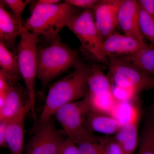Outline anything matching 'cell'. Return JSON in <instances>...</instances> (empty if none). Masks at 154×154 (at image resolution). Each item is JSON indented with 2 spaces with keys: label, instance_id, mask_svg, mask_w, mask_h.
Returning <instances> with one entry per match:
<instances>
[{
  "label": "cell",
  "instance_id": "obj_21",
  "mask_svg": "<svg viewBox=\"0 0 154 154\" xmlns=\"http://www.w3.org/2000/svg\"><path fill=\"white\" fill-rule=\"evenodd\" d=\"M88 93L96 95L112 91V86L107 75L102 71L99 65H93L88 79Z\"/></svg>",
  "mask_w": 154,
  "mask_h": 154
},
{
  "label": "cell",
  "instance_id": "obj_7",
  "mask_svg": "<svg viewBox=\"0 0 154 154\" xmlns=\"http://www.w3.org/2000/svg\"><path fill=\"white\" fill-rule=\"evenodd\" d=\"M67 27L79 38L85 49L97 60L108 63L102 52L103 42L95 23L93 9H85L73 17Z\"/></svg>",
  "mask_w": 154,
  "mask_h": 154
},
{
  "label": "cell",
  "instance_id": "obj_29",
  "mask_svg": "<svg viewBox=\"0 0 154 154\" xmlns=\"http://www.w3.org/2000/svg\"><path fill=\"white\" fill-rule=\"evenodd\" d=\"M140 5L154 19V0L137 1Z\"/></svg>",
  "mask_w": 154,
  "mask_h": 154
},
{
  "label": "cell",
  "instance_id": "obj_1",
  "mask_svg": "<svg viewBox=\"0 0 154 154\" xmlns=\"http://www.w3.org/2000/svg\"><path fill=\"white\" fill-rule=\"evenodd\" d=\"M73 67V71L50 87L45 103L37 120L36 128L38 125L51 120L59 108L83 99L88 93V79L91 66L78 60Z\"/></svg>",
  "mask_w": 154,
  "mask_h": 154
},
{
  "label": "cell",
  "instance_id": "obj_16",
  "mask_svg": "<svg viewBox=\"0 0 154 154\" xmlns=\"http://www.w3.org/2000/svg\"><path fill=\"white\" fill-rule=\"evenodd\" d=\"M140 119L121 126L113 137L125 154H133L138 146V126Z\"/></svg>",
  "mask_w": 154,
  "mask_h": 154
},
{
  "label": "cell",
  "instance_id": "obj_20",
  "mask_svg": "<svg viewBox=\"0 0 154 154\" xmlns=\"http://www.w3.org/2000/svg\"><path fill=\"white\" fill-rule=\"evenodd\" d=\"M134 102V99L116 103L111 116L117 120L120 126L127 125L140 118V111Z\"/></svg>",
  "mask_w": 154,
  "mask_h": 154
},
{
  "label": "cell",
  "instance_id": "obj_30",
  "mask_svg": "<svg viewBox=\"0 0 154 154\" xmlns=\"http://www.w3.org/2000/svg\"><path fill=\"white\" fill-rule=\"evenodd\" d=\"M7 121L0 122V146L1 147L8 148L5 138V127Z\"/></svg>",
  "mask_w": 154,
  "mask_h": 154
},
{
  "label": "cell",
  "instance_id": "obj_24",
  "mask_svg": "<svg viewBox=\"0 0 154 154\" xmlns=\"http://www.w3.org/2000/svg\"><path fill=\"white\" fill-rule=\"evenodd\" d=\"M80 154H103L97 140V136L93 134L77 144Z\"/></svg>",
  "mask_w": 154,
  "mask_h": 154
},
{
  "label": "cell",
  "instance_id": "obj_10",
  "mask_svg": "<svg viewBox=\"0 0 154 154\" xmlns=\"http://www.w3.org/2000/svg\"><path fill=\"white\" fill-rule=\"evenodd\" d=\"M146 42L121 33L114 32L102 42V52L106 59L110 57H121L131 55L148 46Z\"/></svg>",
  "mask_w": 154,
  "mask_h": 154
},
{
  "label": "cell",
  "instance_id": "obj_9",
  "mask_svg": "<svg viewBox=\"0 0 154 154\" xmlns=\"http://www.w3.org/2000/svg\"><path fill=\"white\" fill-rule=\"evenodd\" d=\"M124 0H102L93 7L96 28L102 42L115 32L118 14Z\"/></svg>",
  "mask_w": 154,
  "mask_h": 154
},
{
  "label": "cell",
  "instance_id": "obj_15",
  "mask_svg": "<svg viewBox=\"0 0 154 154\" xmlns=\"http://www.w3.org/2000/svg\"><path fill=\"white\" fill-rule=\"evenodd\" d=\"M119 57L146 74L154 77V48L151 45L131 55Z\"/></svg>",
  "mask_w": 154,
  "mask_h": 154
},
{
  "label": "cell",
  "instance_id": "obj_4",
  "mask_svg": "<svg viewBox=\"0 0 154 154\" xmlns=\"http://www.w3.org/2000/svg\"><path fill=\"white\" fill-rule=\"evenodd\" d=\"M39 34L24 28L17 46V57L19 71L23 78L28 94V103L32 113L34 125H37L35 107V82L37 78V44Z\"/></svg>",
  "mask_w": 154,
  "mask_h": 154
},
{
  "label": "cell",
  "instance_id": "obj_2",
  "mask_svg": "<svg viewBox=\"0 0 154 154\" xmlns=\"http://www.w3.org/2000/svg\"><path fill=\"white\" fill-rule=\"evenodd\" d=\"M79 13L76 8L64 2L48 5L38 1L23 26L28 31L41 34L46 39L53 41Z\"/></svg>",
  "mask_w": 154,
  "mask_h": 154
},
{
  "label": "cell",
  "instance_id": "obj_22",
  "mask_svg": "<svg viewBox=\"0 0 154 154\" xmlns=\"http://www.w3.org/2000/svg\"><path fill=\"white\" fill-rule=\"evenodd\" d=\"M89 96L91 110L96 113L111 116L117 102L113 96L112 91L99 95H90L89 94Z\"/></svg>",
  "mask_w": 154,
  "mask_h": 154
},
{
  "label": "cell",
  "instance_id": "obj_3",
  "mask_svg": "<svg viewBox=\"0 0 154 154\" xmlns=\"http://www.w3.org/2000/svg\"><path fill=\"white\" fill-rule=\"evenodd\" d=\"M37 56V78L43 88L79 60L78 51L62 42L59 36L48 47L38 48Z\"/></svg>",
  "mask_w": 154,
  "mask_h": 154
},
{
  "label": "cell",
  "instance_id": "obj_23",
  "mask_svg": "<svg viewBox=\"0 0 154 154\" xmlns=\"http://www.w3.org/2000/svg\"><path fill=\"white\" fill-rule=\"evenodd\" d=\"M138 3L141 31L144 38L148 39L151 45L154 46V19L138 2Z\"/></svg>",
  "mask_w": 154,
  "mask_h": 154
},
{
  "label": "cell",
  "instance_id": "obj_18",
  "mask_svg": "<svg viewBox=\"0 0 154 154\" xmlns=\"http://www.w3.org/2000/svg\"><path fill=\"white\" fill-rule=\"evenodd\" d=\"M0 74L11 86L10 84L15 83L21 76L17 56L14 55L2 42H0Z\"/></svg>",
  "mask_w": 154,
  "mask_h": 154
},
{
  "label": "cell",
  "instance_id": "obj_12",
  "mask_svg": "<svg viewBox=\"0 0 154 154\" xmlns=\"http://www.w3.org/2000/svg\"><path fill=\"white\" fill-rule=\"evenodd\" d=\"M30 107L28 103L22 111L14 118L7 121L5 138L11 154H22L25 137V116Z\"/></svg>",
  "mask_w": 154,
  "mask_h": 154
},
{
  "label": "cell",
  "instance_id": "obj_17",
  "mask_svg": "<svg viewBox=\"0 0 154 154\" xmlns=\"http://www.w3.org/2000/svg\"><path fill=\"white\" fill-rule=\"evenodd\" d=\"M23 94L20 88L11 87L5 102L0 108V122L8 121L19 114L25 108Z\"/></svg>",
  "mask_w": 154,
  "mask_h": 154
},
{
  "label": "cell",
  "instance_id": "obj_19",
  "mask_svg": "<svg viewBox=\"0 0 154 154\" xmlns=\"http://www.w3.org/2000/svg\"><path fill=\"white\" fill-rule=\"evenodd\" d=\"M146 115L137 154H154V107L151 108Z\"/></svg>",
  "mask_w": 154,
  "mask_h": 154
},
{
  "label": "cell",
  "instance_id": "obj_6",
  "mask_svg": "<svg viewBox=\"0 0 154 154\" xmlns=\"http://www.w3.org/2000/svg\"><path fill=\"white\" fill-rule=\"evenodd\" d=\"M108 60L107 76L112 86L132 90L137 95L154 88V77L146 74L119 57H110Z\"/></svg>",
  "mask_w": 154,
  "mask_h": 154
},
{
  "label": "cell",
  "instance_id": "obj_5",
  "mask_svg": "<svg viewBox=\"0 0 154 154\" xmlns=\"http://www.w3.org/2000/svg\"><path fill=\"white\" fill-rule=\"evenodd\" d=\"M91 109L88 92L83 99L63 105L54 115L68 138L76 145L92 134L88 131L85 126L86 118Z\"/></svg>",
  "mask_w": 154,
  "mask_h": 154
},
{
  "label": "cell",
  "instance_id": "obj_27",
  "mask_svg": "<svg viewBox=\"0 0 154 154\" xmlns=\"http://www.w3.org/2000/svg\"><path fill=\"white\" fill-rule=\"evenodd\" d=\"M99 1L98 0H66L64 2L74 7L86 9L93 8Z\"/></svg>",
  "mask_w": 154,
  "mask_h": 154
},
{
  "label": "cell",
  "instance_id": "obj_28",
  "mask_svg": "<svg viewBox=\"0 0 154 154\" xmlns=\"http://www.w3.org/2000/svg\"><path fill=\"white\" fill-rule=\"evenodd\" d=\"M57 154H80V153L77 145L68 138L62 145Z\"/></svg>",
  "mask_w": 154,
  "mask_h": 154
},
{
  "label": "cell",
  "instance_id": "obj_11",
  "mask_svg": "<svg viewBox=\"0 0 154 154\" xmlns=\"http://www.w3.org/2000/svg\"><path fill=\"white\" fill-rule=\"evenodd\" d=\"M118 26L127 36L146 42L140 30L137 1H123L118 12Z\"/></svg>",
  "mask_w": 154,
  "mask_h": 154
},
{
  "label": "cell",
  "instance_id": "obj_8",
  "mask_svg": "<svg viewBox=\"0 0 154 154\" xmlns=\"http://www.w3.org/2000/svg\"><path fill=\"white\" fill-rule=\"evenodd\" d=\"M65 140L50 120L37 126L25 154H57Z\"/></svg>",
  "mask_w": 154,
  "mask_h": 154
},
{
  "label": "cell",
  "instance_id": "obj_26",
  "mask_svg": "<svg viewBox=\"0 0 154 154\" xmlns=\"http://www.w3.org/2000/svg\"><path fill=\"white\" fill-rule=\"evenodd\" d=\"M29 0H5L2 2L6 4L11 9L19 24L23 26L22 22V15L26 6L29 4Z\"/></svg>",
  "mask_w": 154,
  "mask_h": 154
},
{
  "label": "cell",
  "instance_id": "obj_31",
  "mask_svg": "<svg viewBox=\"0 0 154 154\" xmlns=\"http://www.w3.org/2000/svg\"><path fill=\"white\" fill-rule=\"evenodd\" d=\"M39 1L42 3L48 4V5L59 4L60 2L58 0H39Z\"/></svg>",
  "mask_w": 154,
  "mask_h": 154
},
{
  "label": "cell",
  "instance_id": "obj_13",
  "mask_svg": "<svg viewBox=\"0 0 154 154\" xmlns=\"http://www.w3.org/2000/svg\"><path fill=\"white\" fill-rule=\"evenodd\" d=\"M24 26L19 24L14 15H11L0 5V42L8 49H13L18 36L21 35Z\"/></svg>",
  "mask_w": 154,
  "mask_h": 154
},
{
  "label": "cell",
  "instance_id": "obj_14",
  "mask_svg": "<svg viewBox=\"0 0 154 154\" xmlns=\"http://www.w3.org/2000/svg\"><path fill=\"white\" fill-rule=\"evenodd\" d=\"M85 126L89 132L95 131L106 135L115 134L121 127L112 116L91 110L86 118Z\"/></svg>",
  "mask_w": 154,
  "mask_h": 154
},
{
  "label": "cell",
  "instance_id": "obj_25",
  "mask_svg": "<svg viewBox=\"0 0 154 154\" xmlns=\"http://www.w3.org/2000/svg\"><path fill=\"white\" fill-rule=\"evenodd\" d=\"M97 140L103 154H125L113 137L97 136Z\"/></svg>",
  "mask_w": 154,
  "mask_h": 154
}]
</instances>
